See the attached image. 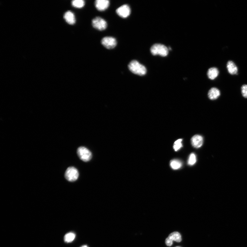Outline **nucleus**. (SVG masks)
<instances>
[{
  "mask_svg": "<svg viewBox=\"0 0 247 247\" xmlns=\"http://www.w3.org/2000/svg\"><path fill=\"white\" fill-rule=\"evenodd\" d=\"M129 70L134 74L140 76H144L147 72L145 67L136 60L131 62L128 66Z\"/></svg>",
  "mask_w": 247,
  "mask_h": 247,
  "instance_id": "obj_1",
  "label": "nucleus"
},
{
  "mask_svg": "<svg viewBox=\"0 0 247 247\" xmlns=\"http://www.w3.org/2000/svg\"><path fill=\"white\" fill-rule=\"evenodd\" d=\"M151 53L153 55H159L165 57L169 53V49L165 46L160 44H156L151 47Z\"/></svg>",
  "mask_w": 247,
  "mask_h": 247,
  "instance_id": "obj_2",
  "label": "nucleus"
},
{
  "mask_svg": "<svg viewBox=\"0 0 247 247\" xmlns=\"http://www.w3.org/2000/svg\"><path fill=\"white\" fill-rule=\"evenodd\" d=\"M77 153L79 158L83 162H88L92 158L91 152L87 148L85 147H80L78 148Z\"/></svg>",
  "mask_w": 247,
  "mask_h": 247,
  "instance_id": "obj_3",
  "label": "nucleus"
},
{
  "mask_svg": "<svg viewBox=\"0 0 247 247\" xmlns=\"http://www.w3.org/2000/svg\"><path fill=\"white\" fill-rule=\"evenodd\" d=\"M79 176L78 171L75 167H70L66 170L65 176L67 180L69 182H74L77 180Z\"/></svg>",
  "mask_w": 247,
  "mask_h": 247,
  "instance_id": "obj_4",
  "label": "nucleus"
},
{
  "mask_svg": "<svg viewBox=\"0 0 247 247\" xmlns=\"http://www.w3.org/2000/svg\"><path fill=\"white\" fill-rule=\"evenodd\" d=\"M92 25L93 27L100 31L104 30L107 27V22L100 17L93 19L92 20Z\"/></svg>",
  "mask_w": 247,
  "mask_h": 247,
  "instance_id": "obj_5",
  "label": "nucleus"
},
{
  "mask_svg": "<svg viewBox=\"0 0 247 247\" xmlns=\"http://www.w3.org/2000/svg\"><path fill=\"white\" fill-rule=\"evenodd\" d=\"M103 45L108 49H113L117 45V41L116 39L112 37H104L102 41Z\"/></svg>",
  "mask_w": 247,
  "mask_h": 247,
  "instance_id": "obj_6",
  "label": "nucleus"
},
{
  "mask_svg": "<svg viewBox=\"0 0 247 247\" xmlns=\"http://www.w3.org/2000/svg\"><path fill=\"white\" fill-rule=\"evenodd\" d=\"M180 242L182 241L181 236L177 232H174L170 234L166 239L165 243L167 246H170L173 244V241Z\"/></svg>",
  "mask_w": 247,
  "mask_h": 247,
  "instance_id": "obj_7",
  "label": "nucleus"
},
{
  "mask_svg": "<svg viewBox=\"0 0 247 247\" xmlns=\"http://www.w3.org/2000/svg\"><path fill=\"white\" fill-rule=\"evenodd\" d=\"M116 13L119 16L125 18L130 15L131 10L129 5H124L118 8L116 10Z\"/></svg>",
  "mask_w": 247,
  "mask_h": 247,
  "instance_id": "obj_8",
  "label": "nucleus"
},
{
  "mask_svg": "<svg viewBox=\"0 0 247 247\" xmlns=\"http://www.w3.org/2000/svg\"><path fill=\"white\" fill-rule=\"evenodd\" d=\"M96 8L100 11L106 10L110 5L109 1L107 0H97L95 3Z\"/></svg>",
  "mask_w": 247,
  "mask_h": 247,
  "instance_id": "obj_9",
  "label": "nucleus"
},
{
  "mask_svg": "<svg viewBox=\"0 0 247 247\" xmlns=\"http://www.w3.org/2000/svg\"><path fill=\"white\" fill-rule=\"evenodd\" d=\"M191 143L194 148H198L200 147L203 143V137L200 135H194L191 140Z\"/></svg>",
  "mask_w": 247,
  "mask_h": 247,
  "instance_id": "obj_10",
  "label": "nucleus"
},
{
  "mask_svg": "<svg viewBox=\"0 0 247 247\" xmlns=\"http://www.w3.org/2000/svg\"><path fill=\"white\" fill-rule=\"evenodd\" d=\"M220 95V92L218 89L216 88H211L209 91L208 96L209 99L215 100L218 99Z\"/></svg>",
  "mask_w": 247,
  "mask_h": 247,
  "instance_id": "obj_11",
  "label": "nucleus"
},
{
  "mask_svg": "<svg viewBox=\"0 0 247 247\" xmlns=\"http://www.w3.org/2000/svg\"><path fill=\"white\" fill-rule=\"evenodd\" d=\"M227 69L228 72L231 74H237L238 72L237 66L232 61L228 62L227 63Z\"/></svg>",
  "mask_w": 247,
  "mask_h": 247,
  "instance_id": "obj_12",
  "label": "nucleus"
},
{
  "mask_svg": "<svg viewBox=\"0 0 247 247\" xmlns=\"http://www.w3.org/2000/svg\"><path fill=\"white\" fill-rule=\"evenodd\" d=\"M64 18L67 23L70 25H74L75 23L76 19L74 14L70 11H68L65 14Z\"/></svg>",
  "mask_w": 247,
  "mask_h": 247,
  "instance_id": "obj_13",
  "label": "nucleus"
},
{
  "mask_svg": "<svg viewBox=\"0 0 247 247\" xmlns=\"http://www.w3.org/2000/svg\"><path fill=\"white\" fill-rule=\"evenodd\" d=\"M219 74L218 69L215 67H212L209 69L207 72V76L211 80H214L218 77Z\"/></svg>",
  "mask_w": 247,
  "mask_h": 247,
  "instance_id": "obj_14",
  "label": "nucleus"
},
{
  "mask_svg": "<svg viewBox=\"0 0 247 247\" xmlns=\"http://www.w3.org/2000/svg\"><path fill=\"white\" fill-rule=\"evenodd\" d=\"M170 166L174 170H177L180 168L182 166L181 161L178 160H173L170 162Z\"/></svg>",
  "mask_w": 247,
  "mask_h": 247,
  "instance_id": "obj_15",
  "label": "nucleus"
},
{
  "mask_svg": "<svg viewBox=\"0 0 247 247\" xmlns=\"http://www.w3.org/2000/svg\"><path fill=\"white\" fill-rule=\"evenodd\" d=\"M76 237V235L73 233L66 234L64 237V240L66 243H69L73 242Z\"/></svg>",
  "mask_w": 247,
  "mask_h": 247,
  "instance_id": "obj_16",
  "label": "nucleus"
},
{
  "mask_svg": "<svg viewBox=\"0 0 247 247\" xmlns=\"http://www.w3.org/2000/svg\"><path fill=\"white\" fill-rule=\"evenodd\" d=\"M73 6L77 8H81L85 5V2L83 0H74L72 2Z\"/></svg>",
  "mask_w": 247,
  "mask_h": 247,
  "instance_id": "obj_17",
  "label": "nucleus"
},
{
  "mask_svg": "<svg viewBox=\"0 0 247 247\" xmlns=\"http://www.w3.org/2000/svg\"><path fill=\"white\" fill-rule=\"evenodd\" d=\"M182 139H179L175 142L173 148L175 151H177L179 150L182 147Z\"/></svg>",
  "mask_w": 247,
  "mask_h": 247,
  "instance_id": "obj_18",
  "label": "nucleus"
},
{
  "mask_svg": "<svg viewBox=\"0 0 247 247\" xmlns=\"http://www.w3.org/2000/svg\"><path fill=\"white\" fill-rule=\"evenodd\" d=\"M196 162V156L194 153H191L189 156L188 163L189 165L192 166L195 164Z\"/></svg>",
  "mask_w": 247,
  "mask_h": 247,
  "instance_id": "obj_19",
  "label": "nucleus"
},
{
  "mask_svg": "<svg viewBox=\"0 0 247 247\" xmlns=\"http://www.w3.org/2000/svg\"><path fill=\"white\" fill-rule=\"evenodd\" d=\"M241 92L243 96L247 98V85H244L242 86Z\"/></svg>",
  "mask_w": 247,
  "mask_h": 247,
  "instance_id": "obj_20",
  "label": "nucleus"
},
{
  "mask_svg": "<svg viewBox=\"0 0 247 247\" xmlns=\"http://www.w3.org/2000/svg\"><path fill=\"white\" fill-rule=\"evenodd\" d=\"M80 247H88L86 245H84L83 246H81Z\"/></svg>",
  "mask_w": 247,
  "mask_h": 247,
  "instance_id": "obj_21",
  "label": "nucleus"
}]
</instances>
